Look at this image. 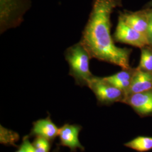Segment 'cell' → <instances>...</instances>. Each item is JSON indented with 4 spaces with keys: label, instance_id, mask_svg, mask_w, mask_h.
<instances>
[{
    "label": "cell",
    "instance_id": "6da1fadb",
    "mask_svg": "<svg viewBox=\"0 0 152 152\" xmlns=\"http://www.w3.org/2000/svg\"><path fill=\"white\" fill-rule=\"evenodd\" d=\"M120 6L121 0H94L80 42L92 58L127 69L131 68V50L117 46L110 33L111 15Z\"/></svg>",
    "mask_w": 152,
    "mask_h": 152
},
{
    "label": "cell",
    "instance_id": "7a4b0ae2",
    "mask_svg": "<svg viewBox=\"0 0 152 152\" xmlns=\"http://www.w3.org/2000/svg\"><path fill=\"white\" fill-rule=\"evenodd\" d=\"M65 59L69 65V75L76 85L88 86L94 75L90 69V60L92 58L87 49L80 41L66 49Z\"/></svg>",
    "mask_w": 152,
    "mask_h": 152
},
{
    "label": "cell",
    "instance_id": "3957f363",
    "mask_svg": "<svg viewBox=\"0 0 152 152\" xmlns=\"http://www.w3.org/2000/svg\"><path fill=\"white\" fill-rule=\"evenodd\" d=\"M30 0H0V33L20 26Z\"/></svg>",
    "mask_w": 152,
    "mask_h": 152
},
{
    "label": "cell",
    "instance_id": "277c9868",
    "mask_svg": "<svg viewBox=\"0 0 152 152\" xmlns=\"http://www.w3.org/2000/svg\"><path fill=\"white\" fill-rule=\"evenodd\" d=\"M87 87L102 105H109L116 102H122L125 98V92L105 80L103 77L94 76Z\"/></svg>",
    "mask_w": 152,
    "mask_h": 152
},
{
    "label": "cell",
    "instance_id": "5b68a950",
    "mask_svg": "<svg viewBox=\"0 0 152 152\" xmlns=\"http://www.w3.org/2000/svg\"><path fill=\"white\" fill-rule=\"evenodd\" d=\"M114 41L139 48L149 46L147 36L128 26L119 15L113 35Z\"/></svg>",
    "mask_w": 152,
    "mask_h": 152
},
{
    "label": "cell",
    "instance_id": "8992f818",
    "mask_svg": "<svg viewBox=\"0 0 152 152\" xmlns=\"http://www.w3.org/2000/svg\"><path fill=\"white\" fill-rule=\"evenodd\" d=\"M122 103L130 106L141 117L152 114V89L125 97Z\"/></svg>",
    "mask_w": 152,
    "mask_h": 152
},
{
    "label": "cell",
    "instance_id": "52a82bcc",
    "mask_svg": "<svg viewBox=\"0 0 152 152\" xmlns=\"http://www.w3.org/2000/svg\"><path fill=\"white\" fill-rule=\"evenodd\" d=\"M82 130L80 125L66 124L59 129V145L68 147L72 152H76L77 149L85 151V148L79 140V134Z\"/></svg>",
    "mask_w": 152,
    "mask_h": 152
},
{
    "label": "cell",
    "instance_id": "ba28073f",
    "mask_svg": "<svg viewBox=\"0 0 152 152\" xmlns=\"http://www.w3.org/2000/svg\"><path fill=\"white\" fill-rule=\"evenodd\" d=\"M152 89V73L142 71L137 68L134 72L131 85L125 93V97L134 94L146 91Z\"/></svg>",
    "mask_w": 152,
    "mask_h": 152
},
{
    "label": "cell",
    "instance_id": "9c48e42d",
    "mask_svg": "<svg viewBox=\"0 0 152 152\" xmlns=\"http://www.w3.org/2000/svg\"><path fill=\"white\" fill-rule=\"evenodd\" d=\"M59 131V129L53 122L50 117L48 116L33 123L30 135L41 137L51 142L58 136Z\"/></svg>",
    "mask_w": 152,
    "mask_h": 152
},
{
    "label": "cell",
    "instance_id": "30bf717a",
    "mask_svg": "<svg viewBox=\"0 0 152 152\" xmlns=\"http://www.w3.org/2000/svg\"><path fill=\"white\" fill-rule=\"evenodd\" d=\"M120 15L128 26L147 36L149 23L146 10L136 12L125 11L120 12Z\"/></svg>",
    "mask_w": 152,
    "mask_h": 152
},
{
    "label": "cell",
    "instance_id": "8fae6325",
    "mask_svg": "<svg viewBox=\"0 0 152 152\" xmlns=\"http://www.w3.org/2000/svg\"><path fill=\"white\" fill-rule=\"evenodd\" d=\"M113 75L105 77L104 79L108 82L115 87L119 88L125 93L127 91L131 85V82L134 69L131 68L124 69Z\"/></svg>",
    "mask_w": 152,
    "mask_h": 152
},
{
    "label": "cell",
    "instance_id": "7c38bea8",
    "mask_svg": "<svg viewBox=\"0 0 152 152\" xmlns=\"http://www.w3.org/2000/svg\"><path fill=\"white\" fill-rule=\"evenodd\" d=\"M124 145L137 152H147L152 149V137L138 136L126 142Z\"/></svg>",
    "mask_w": 152,
    "mask_h": 152
},
{
    "label": "cell",
    "instance_id": "4fadbf2b",
    "mask_svg": "<svg viewBox=\"0 0 152 152\" xmlns=\"http://www.w3.org/2000/svg\"><path fill=\"white\" fill-rule=\"evenodd\" d=\"M137 68L152 73V48L150 46L141 48L140 60Z\"/></svg>",
    "mask_w": 152,
    "mask_h": 152
},
{
    "label": "cell",
    "instance_id": "5bb4252c",
    "mask_svg": "<svg viewBox=\"0 0 152 152\" xmlns=\"http://www.w3.org/2000/svg\"><path fill=\"white\" fill-rule=\"evenodd\" d=\"M19 135L18 133L13 131L7 129L3 127L2 125L0 126V142L5 145H10L16 146L15 142L19 140Z\"/></svg>",
    "mask_w": 152,
    "mask_h": 152
},
{
    "label": "cell",
    "instance_id": "9a60e30c",
    "mask_svg": "<svg viewBox=\"0 0 152 152\" xmlns=\"http://www.w3.org/2000/svg\"><path fill=\"white\" fill-rule=\"evenodd\" d=\"M50 141L48 140L41 137H36V139L32 143L34 148V152H49L51 144Z\"/></svg>",
    "mask_w": 152,
    "mask_h": 152
},
{
    "label": "cell",
    "instance_id": "2e32d148",
    "mask_svg": "<svg viewBox=\"0 0 152 152\" xmlns=\"http://www.w3.org/2000/svg\"><path fill=\"white\" fill-rule=\"evenodd\" d=\"M15 152H34L32 143L29 141L27 137H24L22 144Z\"/></svg>",
    "mask_w": 152,
    "mask_h": 152
},
{
    "label": "cell",
    "instance_id": "e0dca14e",
    "mask_svg": "<svg viewBox=\"0 0 152 152\" xmlns=\"http://www.w3.org/2000/svg\"><path fill=\"white\" fill-rule=\"evenodd\" d=\"M147 37L149 44V46L152 48V24L150 23L147 31Z\"/></svg>",
    "mask_w": 152,
    "mask_h": 152
},
{
    "label": "cell",
    "instance_id": "ac0fdd59",
    "mask_svg": "<svg viewBox=\"0 0 152 152\" xmlns=\"http://www.w3.org/2000/svg\"><path fill=\"white\" fill-rule=\"evenodd\" d=\"M147 15L149 20V23L152 24V8H149L146 10Z\"/></svg>",
    "mask_w": 152,
    "mask_h": 152
},
{
    "label": "cell",
    "instance_id": "d6986e66",
    "mask_svg": "<svg viewBox=\"0 0 152 152\" xmlns=\"http://www.w3.org/2000/svg\"><path fill=\"white\" fill-rule=\"evenodd\" d=\"M148 7L149 8H152V0L151 2H149V4H148Z\"/></svg>",
    "mask_w": 152,
    "mask_h": 152
},
{
    "label": "cell",
    "instance_id": "ffe728a7",
    "mask_svg": "<svg viewBox=\"0 0 152 152\" xmlns=\"http://www.w3.org/2000/svg\"><path fill=\"white\" fill-rule=\"evenodd\" d=\"M53 152H59V151H58V150H56V149H55L54 151H53Z\"/></svg>",
    "mask_w": 152,
    "mask_h": 152
}]
</instances>
